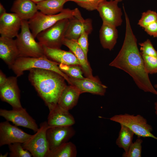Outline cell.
<instances>
[{
    "label": "cell",
    "instance_id": "1",
    "mask_svg": "<svg viewBox=\"0 0 157 157\" xmlns=\"http://www.w3.org/2000/svg\"><path fill=\"white\" fill-rule=\"evenodd\" d=\"M124 11L126 21L124 40L120 50L109 65L128 74L140 89L157 95V91L145 70L143 59L138 49L137 40L133 32L128 16L125 9Z\"/></svg>",
    "mask_w": 157,
    "mask_h": 157
},
{
    "label": "cell",
    "instance_id": "2",
    "mask_svg": "<svg viewBox=\"0 0 157 157\" xmlns=\"http://www.w3.org/2000/svg\"><path fill=\"white\" fill-rule=\"evenodd\" d=\"M28 78L49 111L57 104L64 89L67 85L65 78L50 70L33 68L29 70Z\"/></svg>",
    "mask_w": 157,
    "mask_h": 157
},
{
    "label": "cell",
    "instance_id": "3",
    "mask_svg": "<svg viewBox=\"0 0 157 157\" xmlns=\"http://www.w3.org/2000/svg\"><path fill=\"white\" fill-rule=\"evenodd\" d=\"M16 37L19 57H46L43 46L35 40L30 28L28 21L22 20L20 32Z\"/></svg>",
    "mask_w": 157,
    "mask_h": 157
},
{
    "label": "cell",
    "instance_id": "4",
    "mask_svg": "<svg viewBox=\"0 0 157 157\" xmlns=\"http://www.w3.org/2000/svg\"><path fill=\"white\" fill-rule=\"evenodd\" d=\"M59 63L53 61L46 57H19L11 66L16 76H20L24 72L33 68L46 69L55 72L62 76L69 84V77L60 69Z\"/></svg>",
    "mask_w": 157,
    "mask_h": 157
},
{
    "label": "cell",
    "instance_id": "5",
    "mask_svg": "<svg viewBox=\"0 0 157 157\" xmlns=\"http://www.w3.org/2000/svg\"><path fill=\"white\" fill-rule=\"evenodd\" d=\"M77 9V8L73 10L64 8L60 13L53 15L44 14L38 11L33 18L28 20L30 30L36 38L40 32L50 27L59 21L74 16Z\"/></svg>",
    "mask_w": 157,
    "mask_h": 157
},
{
    "label": "cell",
    "instance_id": "6",
    "mask_svg": "<svg viewBox=\"0 0 157 157\" xmlns=\"http://www.w3.org/2000/svg\"><path fill=\"white\" fill-rule=\"evenodd\" d=\"M109 119L128 127L138 138H151L157 140V137L151 133L152 126L148 123L145 118L140 115H134L126 113L116 115Z\"/></svg>",
    "mask_w": 157,
    "mask_h": 157
},
{
    "label": "cell",
    "instance_id": "7",
    "mask_svg": "<svg viewBox=\"0 0 157 157\" xmlns=\"http://www.w3.org/2000/svg\"><path fill=\"white\" fill-rule=\"evenodd\" d=\"M69 19L61 20L55 24L40 32L36 38L43 47L60 49L65 38Z\"/></svg>",
    "mask_w": 157,
    "mask_h": 157
},
{
    "label": "cell",
    "instance_id": "8",
    "mask_svg": "<svg viewBox=\"0 0 157 157\" xmlns=\"http://www.w3.org/2000/svg\"><path fill=\"white\" fill-rule=\"evenodd\" d=\"M49 126L47 121L40 123L38 131L26 141L22 143L23 148L33 157H46L49 151L46 132Z\"/></svg>",
    "mask_w": 157,
    "mask_h": 157
},
{
    "label": "cell",
    "instance_id": "9",
    "mask_svg": "<svg viewBox=\"0 0 157 157\" xmlns=\"http://www.w3.org/2000/svg\"><path fill=\"white\" fill-rule=\"evenodd\" d=\"M0 115L6 121L10 122L17 126H21L36 132L39 129L35 120L28 113L26 109L8 110L0 109Z\"/></svg>",
    "mask_w": 157,
    "mask_h": 157
},
{
    "label": "cell",
    "instance_id": "10",
    "mask_svg": "<svg viewBox=\"0 0 157 157\" xmlns=\"http://www.w3.org/2000/svg\"><path fill=\"white\" fill-rule=\"evenodd\" d=\"M75 133L76 131L72 126L49 127L47 131L46 137L49 151L55 150L68 142Z\"/></svg>",
    "mask_w": 157,
    "mask_h": 157
},
{
    "label": "cell",
    "instance_id": "11",
    "mask_svg": "<svg viewBox=\"0 0 157 157\" xmlns=\"http://www.w3.org/2000/svg\"><path fill=\"white\" fill-rule=\"evenodd\" d=\"M32 135L13 125L6 121L0 123V146L16 143H22L28 140Z\"/></svg>",
    "mask_w": 157,
    "mask_h": 157
},
{
    "label": "cell",
    "instance_id": "12",
    "mask_svg": "<svg viewBox=\"0 0 157 157\" xmlns=\"http://www.w3.org/2000/svg\"><path fill=\"white\" fill-rule=\"evenodd\" d=\"M92 29V20L84 19L77 8L75 15L69 19L65 38L77 41L83 32L85 31L90 34Z\"/></svg>",
    "mask_w": 157,
    "mask_h": 157
},
{
    "label": "cell",
    "instance_id": "13",
    "mask_svg": "<svg viewBox=\"0 0 157 157\" xmlns=\"http://www.w3.org/2000/svg\"><path fill=\"white\" fill-rule=\"evenodd\" d=\"M17 77L8 78L5 83L0 87V98L12 107L13 109L23 108L20 101V91L17 83Z\"/></svg>",
    "mask_w": 157,
    "mask_h": 157
},
{
    "label": "cell",
    "instance_id": "14",
    "mask_svg": "<svg viewBox=\"0 0 157 157\" xmlns=\"http://www.w3.org/2000/svg\"><path fill=\"white\" fill-rule=\"evenodd\" d=\"M118 0L107 1L103 2L97 9L103 23L107 24L116 27L122 24V12L118 6Z\"/></svg>",
    "mask_w": 157,
    "mask_h": 157
},
{
    "label": "cell",
    "instance_id": "15",
    "mask_svg": "<svg viewBox=\"0 0 157 157\" xmlns=\"http://www.w3.org/2000/svg\"><path fill=\"white\" fill-rule=\"evenodd\" d=\"M69 84L76 88L81 94L88 92L103 96L105 95L107 88L99 79L95 80L85 77L83 79L69 77Z\"/></svg>",
    "mask_w": 157,
    "mask_h": 157
},
{
    "label": "cell",
    "instance_id": "16",
    "mask_svg": "<svg viewBox=\"0 0 157 157\" xmlns=\"http://www.w3.org/2000/svg\"><path fill=\"white\" fill-rule=\"evenodd\" d=\"M22 20L16 14L6 13L0 16L1 36L13 38L18 35Z\"/></svg>",
    "mask_w": 157,
    "mask_h": 157
},
{
    "label": "cell",
    "instance_id": "17",
    "mask_svg": "<svg viewBox=\"0 0 157 157\" xmlns=\"http://www.w3.org/2000/svg\"><path fill=\"white\" fill-rule=\"evenodd\" d=\"M19 57V53L15 40L1 36L0 58L10 68Z\"/></svg>",
    "mask_w": 157,
    "mask_h": 157
},
{
    "label": "cell",
    "instance_id": "18",
    "mask_svg": "<svg viewBox=\"0 0 157 157\" xmlns=\"http://www.w3.org/2000/svg\"><path fill=\"white\" fill-rule=\"evenodd\" d=\"M49 111L47 121L49 127L72 126L75 123L74 117L69 111L57 104Z\"/></svg>",
    "mask_w": 157,
    "mask_h": 157
},
{
    "label": "cell",
    "instance_id": "19",
    "mask_svg": "<svg viewBox=\"0 0 157 157\" xmlns=\"http://www.w3.org/2000/svg\"><path fill=\"white\" fill-rule=\"evenodd\" d=\"M63 45L67 47L76 57L85 77L93 80L99 79L97 77H95L93 75L92 70L88 58L77 41L65 38Z\"/></svg>",
    "mask_w": 157,
    "mask_h": 157
},
{
    "label": "cell",
    "instance_id": "20",
    "mask_svg": "<svg viewBox=\"0 0 157 157\" xmlns=\"http://www.w3.org/2000/svg\"><path fill=\"white\" fill-rule=\"evenodd\" d=\"M43 47L45 55L49 59L59 64L80 66L78 60L70 51H67L60 48H51Z\"/></svg>",
    "mask_w": 157,
    "mask_h": 157
},
{
    "label": "cell",
    "instance_id": "21",
    "mask_svg": "<svg viewBox=\"0 0 157 157\" xmlns=\"http://www.w3.org/2000/svg\"><path fill=\"white\" fill-rule=\"evenodd\" d=\"M10 10L22 20H29L38 11L37 4L31 0H15Z\"/></svg>",
    "mask_w": 157,
    "mask_h": 157
},
{
    "label": "cell",
    "instance_id": "22",
    "mask_svg": "<svg viewBox=\"0 0 157 157\" xmlns=\"http://www.w3.org/2000/svg\"><path fill=\"white\" fill-rule=\"evenodd\" d=\"M81 94L74 86L70 85H67L59 99L57 104L61 108L69 111L77 105Z\"/></svg>",
    "mask_w": 157,
    "mask_h": 157
},
{
    "label": "cell",
    "instance_id": "23",
    "mask_svg": "<svg viewBox=\"0 0 157 157\" xmlns=\"http://www.w3.org/2000/svg\"><path fill=\"white\" fill-rule=\"evenodd\" d=\"M99 37L103 47L111 51L115 45L118 37L116 27L103 23L99 31Z\"/></svg>",
    "mask_w": 157,
    "mask_h": 157
},
{
    "label": "cell",
    "instance_id": "24",
    "mask_svg": "<svg viewBox=\"0 0 157 157\" xmlns=\"http://www.w3.org/2000/svg\"><path fill=\"white\" fill-rule=\"evenodd\" d=\"M67 0H44L37 3L38 10L44 14H58L64 9V5Z\"/></svg>",
    "mask_w": 157,
    "mask_h": 157
},
{
    "label": "cell",
    "instance_id": "25",
    "mask_svg": "<svg viewBox=\"0 0 157 157\" xmlns=\"http://www.w3.org/2000/svg\"><path fill=\"white\" fill-rule=\"evenodd\" d=\"M121 128L118 136L116 141V145L119 148H122L124 153H126L133 143V132L126 126L120 124Z\"/></svg>",
    "mask_w": 157,
    "mask_h": 157
},
{
    "label": "cell",
    "instance_id": "26",
    "mask_svg": "<svg viewBox=\"0 0 157 157\" xmlns=\"http://www.w3.org/2000/svg\"><path fill=\"white\" fill-rule=\"evenodd\" d=\"M77 154L76 145L71 142H68L55 150L49 151L46 157H76Z\"/></svg>",
    "mask_w": 157,
    "mask_h": 157
},
{
    "label": "cell",
    "instance_id": "27",
    "mask_svg": "<svg viewBox=\"0 0 157 157\" xmlns=\"http://www.w3.org/2000/svg\"><path fill=\"white\" fill-rule=\"evenodd\" d=\"M58 67L60 70L69 77L76 79H83V74L81 66L78 65H67L59 64Z\"/></svg>",
    "mask_w": 157,
    "mask_h": 157
},
{
    "label": "cell",
    "instance_id": "28",
    "mask_svg": "<svg viewBox=\"0 0 157 157\" xmlns=\"http://www.w3.org/2000/svg\"><path fill=\"white\" fill-rule=\"evenodd\" d=\"M10 151V157H31V154L27 150L24 149L22 143L16 142L8 145Z\"/></svg>",
    "mask_w": 157,
    "mask_h": 157
},
{
    "label": "cell",
    "instance_id": "29",
    "mask_svg": "<svg viewBox=\"0 0 157 157\" xmlns=\"http://www.w3.org/2000/svg\"><path fill=\"white\" fill-rule=\"evenodd\" d=\"M142 140L138 138L136 141L133 142L130 146L126 153L124 152L123 157H141Z\"/></svg>",
    "mask_w": 157,
    "mask_h": 157
},
{
    "label": "cell",
    "instance_id": "30",
    "mask_svg": "<svg viewBox=\"0 0 157 157\" xmlns=\"http://www.w3.org/2000/svg\"><path fill=\"white\" fill-rule=\"evenodd\" d=\"M142 57L144 67L148 74L157 73V57L141 54Z\"/></svg>",
    "mask_w": 157,
    "mask_h": 157
},
{
    "label": "cell",
    "instance_id": "31",
    "mask_svg": "<svg viewBox=\"0 0 157 157\" xmlns=\"http://www.w3.org/2000/svg\"><path fill=\"white\" fill-rule=\"evenodd\" d=\"M107 0H67L75 2L80 7L88 11L97 10L100 5Z\"/></svg>",
    "mask_w": 157,
    "mask_h": 157
},
{
    "label": "cell",
    "instance_id": "32",
    "mask_svg": "<svg viewBox=\"0 0 157 157\" xmlns=\"http://www.w3.org/2000/svg\"><path fill=\"white\" fill-rule=\"evenodd\" d=\"M157 21V13L155 11L149 10L143 12L139 20L138 25L143 28L149 24Z\"/></svg>",
    "mask_w": 157,
    "mask_h": 157
},
{
    "label": "cell",
    "instance_id": "33",
    "mask_svg": "<svg viewBox=\"0 0 157 157\" xmlns=\"http://www.w3.org/2000/svg\"><path fill=\"white\" fill-rule=\"evenodd\" d=\"M141 54L157 57V51L154 48L151 41L147 39L143 42L140 43Z\"/></svg>",
    "mask_w": 157,
    "mask_h": 157
},
{
    "label": "cell",
    "instance_id": "34",
    "mask_svg": "<svg viewBox=\"0 0 157 157\" xmlns=\"http://www.w3.org/2000/svg\"><path fill=\"white\" fill-rule=\"evenodd\" d=\"M89 34L86 31H83L77 40L78 44L83 50L87 58L89 46L88 35Z\"/></svg>",
    "mask_w": 157,
    "mask_h": 157
},
{
    "label": "cell",
    "instance_id": "35",
    "mask_svg": "<svg viewBox=\"0 0 157 157\" xmlns=\"http://www.w3.org/2000/svg\"><path fill=\"white\" fill-rule=\"evenodd\" d=\"M143 28L148 35L157 38V21L149 24Z\"/></svg>",
    "mask_w": 157,
    "mask_h": 157
},
{
    "label": "cell",
    "instance_id": "36",
    "mask_svg": "<svg viewBox=\"0 0 157 157\" xmlns=\"http://www.w3.org/2000/svg\"><path fill=\"white\" fill-rule=\"evenodd\" d=\"M7 78L5 74L0 70V87L3 85L7 80Z\"/></svg>",
    "mask_w": 157,
    "mask_h": 157
},
{
    "label": "cell",
    "instance_id": "37",
    "mask_svg": "<svg viewBox=\"0 0 157 157\" xmlns=\"http://www.w3.org/2000/svg\"><path fill=\"white\" fill-rule=\"evenodd\" d=\"M6 12V10L3 6L0 3V16L4 14Z\"/></svg>",
    "mask_w": 157,
    "mask_h": 157
},
{
    "label": "cell",
    "instance_id": "38",
    "mask_svg": "<svg viewBox=\"0 0 157 157\" xmlns=\"http://www.w3.org/2000/svg\"><path fill=\"white\" fill-rule=\"evenodd\" d=\"M154 108L155 110V113L157 117V101L154 103Z\"/></svg>",
    "mask_w": 157,
    "mask_h": 157
},
{
    "label": "cell",
    "instance_id": "39",
    "mask_svg": "<svg viewBox=\"0 0 157 157\" xmlns=\"http://www.w3.org/2000/svg\"><path fill=\"white\" fill-rule=\"evenodd\" d=\"M8 154V153L7 152L5 153L3 155L2 154H0V157H7Z\"/></svg>",
    "mask_w": 157,
    "mask_h": 157
},
{
    "label": "cell",
    "instance_id": "40",
    "mask_svg": "<svg viewBox=\"0 0 157 157\" xmlns=\"http://www.w3.org/2000/svg\"><path fill=\"white\" fill-rule=\"evenodd\" d=\"M36 3H37L44 0H31Z\"/></svg>",
    "mask_w": 157,
    "mask_h": 157
},
{
    "label": "cell",
    "instance_id": "41",
    "mask_svg": "<svg viewBox=\"0 0 157 157\" xmlns=\"http://www.w3.org/2000/svg\"><path fill=\"white\" fill-rule=\"evenodd\" d=\"M154 87L155 88L157 89V83L154 85Z\"/></svg>",
    "mask_w": 157,
    "mask_h": 157
},
{
    "label": "cell",
    "instance_id": "42",
    "mask_svg": "<svg viewBox=\"0 0 157 157\" xmlns=\"http://www.w3.org/2000/svg\"><path fill=\"white\" fill-rule=\"evenodd\" d=\"M110 0L112 1V0ZM118 0L119 1V2H120V1H122L123 0Z\"/></svg>",
    "mask_w": 157,
    "mask_h": 157
}]
</instances>
